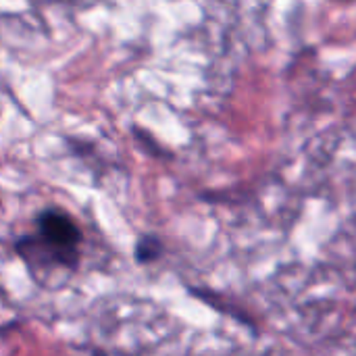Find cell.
Instances as JSON below:
<instances>
[{
    "label": "cell",
    "mask_w": 356,
    "mask_h": 356,
    "mask_svg": "<svg viewBox=\"0 0 356 356\" xmlns=\"http://www.w3.org/2000/svg\"><path fill=\"white\" fill-rule=\"evenodd\" d=\"M92 356H106V353H104V350H94Z\"/></svg>",
    "instance_id": "277c9868"
},
{
    "label": "cell",
    "mask_w": 356,
    "mask_h": 356,
    "mask_svg": "<svg viewBox=\"0 0 356 356\" xmlns=\"http://www.w3.org/2000/svg\"><path fill=\"white\" fill-rule=\"evenodd\" d=\"M81 229L75 219L60 209H44L35 217V234L15 242L17 254L31 273L46 269L75 271L81 261Z\"/></svg>",
    "instance_id": "6da1fadb"
},
{
    "label": "cell",
    "mask_w": 356,
    "mask_h": 356,
    "mask_svg": "<svg viewBox=\"0 0 356 356\" xmlns=\"http://www.w3.org/2000/svg\"><path fill=\"white\" fill-rule=\"evenodd\" d=\"M188 290H190V294H192V296H196V298L204 300V302H207V305H211L215 311H221V313H225L227 317H234L236 321H240V323H244V325H252V317H250V315H246L240 307L229 305L227 300H219V298H215V294H213V292H207V290H198V288H188Z\"/></svg>",
    "instance_id": "3957f363"
},
{
    "label": "cell",
    "mask_w": 356,
    "mask_h": 356,
    "mask_svg": "<svg viewBox=\"0 0 356 356\" xmlns=\"http://www.w3.org/2000/svg\"><path fill=\"white\" fill-rule=\"evenodd\" d=\"M165 252V244L159 236L154 234H144L140 236V240L136 242V248H134V257H136V263L138 265H150V263H156Z\"/></svg>",
    "instance_id": "7a4b0ae2"
}]
</instances>
